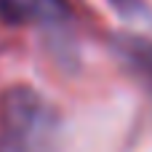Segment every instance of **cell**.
Here are the masks:
<instances>
[{
    "instance_id": "obj_2",
    "label": "cell",
    "mask_w": 152,
    "mask_h": 152,
    "mask_svg": "<svg viewBox=\"0 0 152 152\" xmlns=\"http://www.w3.org/2000/svg\"><path fill=\"white\" fill-rule=\"evenodd\" d=\"M0 8L11 19H56L61 0H0Z\"/></svg>"
},
{
    "instance_id": "obj_3",
    "label": "cell",
    "mask_w": 152,
    "mask_h": 152,
    "mask_svg": "<svg viewBox=\"0 0 152 152\" xmlns=\"http://www.w3.org/2000/svg\"><path fill=\"white\" fill-rule=\"evenodd\" d=\"M120 45H123V48H120V53L128 59V64H131L142 77L152 80V43H150V40L126 37Z\"/></svg>"
},
{
    "instance_id": "obj_1",
    "label": "cell",
    "mask_w": 152,
    "mask_h": 152,
    "mask_svg": "<svg viewBox=\"0 0 152 152\" xmlns=\"http://www.w3.org/2000/svg\"><path fill=\"white\" fill-rule=\"evenodd\" d=\"M64 118L59 107L29 86L0 94V139L11 152H59Z\"/></svg>"
}]
</instances>
